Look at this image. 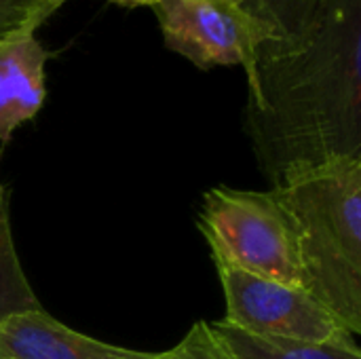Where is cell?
I'll use <instances>...</instances> for the list:
<instances>
[{"label": "cell", "mask_w": 361, "mask_h": 359, "mask_svg": "<svg viewBox=\"0 0 361 359\" xmlns=\"http://www.w3.org/2000/svg\"><path fill=\"white\" fill-rule=\"evenodd\" d=\"M245 76V133L273 186L361 159V0H330L300 36L262 38Z\"/></svg>", "instance_id": "1"}, {"label": "cell", "mask_w": 361, "mask_h": 359, "mask_svg": "<svg viewBox=\"0 0 361 359\" xmlns=\"http://www.w3.org/2000/svg\"><path fill=\"white\" fill-rule=\"evenodd\" d=\"M300 248L305 288L361 334V159L298 169L273 186Z\"/></svg>", "instance_id": "2"}, {"label": "cell", "mask_w": 361, "mask_h": 359, "mask_svg": "<svg viewBox=\"0 0 361 359\" xmlns=\"http://www.w3.org/2000/svg\"><path fill=\"white\" fill-rule=\"evenodd\" d=\"M199 229L214 262L305 288L296 226L275 188L264 193L226 186L207 190Z\"/></svg>", "instance_id": "3"}, {"label": "cell", "mask_w": 361, "mask_h": 359, "mask_svg": "<svg viewBox=\"0 0 361 359\" xmlns=\"http://www.w3.org/2000/svg\"><path fill=\"white\" fill-rule=\"evenodd\" d=\"M226 303L222 324L245 334L355 347L357 336L309 290L258 277L224 262H214Z\"/></svg>", "instance_id": "4"}, {"label": "cell", "mask_w": 361, "mask_h": 359, "mask_svg": "<svg viewBox=\"0 0 361 359\" xmlns=\"http://www.w3.org/2000/svg\"><path fill=\"white\" fill-rule=\"evenodd\" d=\"M152 13L165 47L199 70L241 66L247 74L258 42L269 38L241 8L216 0H161Z\"/></svg>", "instance_id": "5"}, {"label": "cell", "mask_w": 361, "mask_h": 359, "mask_svg": "<svg viewBox=\"0 0 361 359\" xmlns=\"http://www.w3.org/2000/svg\"><path fill=\"white\" fill-rule=\"evenodd\" d=\"M85 336L42 309L19 311L0 322V359H154Z\"/></svg>", "instance_id": "6"}, {"label": "cell", "mask_w": 361, "mask_h": 359, "mask_svg": "<svg viewBox=\"0 0 361 359\" xmlns=\"http://www.w3.org/2000/svg\"><path fill=\"white\" fill-rule=\"evenodd\" d=\"M51 57L36 32L0 40V157L17 127L40 112Z\"/></svg>", "instance_id": "7"}, {"label": "cell", "mask_w": 361, "mask_h": 359, "mask_svg": "<svg viewBox=\"0 0 361 359\" xmlns=\"http://www.w3.org/2000/svg\"><path fill=\"white\" fill-rule=\"evenodd\" d=\"M212 326L241 359H361L360 345H307L245 334L222 322H214Z\"/></svg>", "instance_id": "8"}, {"label": "cell", "mask_w": 361, "mask_h": 359, "mask_svg": "<svg viewBox=\"0 0 361 359\" xmlns=\"http://www.w3.org/2000/svg\"><path fill=\"white\" fill-rule=\"evenodd\" d=\"M30 309H40V303L19 262L8 222V197L0 186V322Z\"/></svg>", "instance_id": "9"}, {"label": "cell", "mask_w": 361, "mask_h": 359, "mask_svg": "<svg viewBox=\"0 0 361 359\" xmlns=\"http://www.w3.org/2000/svg\"><path fill=\"white\" fill-rule=\"evenodd\" d=\"M330 0H239V8L267 36H300L322 17Z\"/></svg>", "instance_id": "10"}, {"label": "cell", "mask_w": 361, "mask_h": 359, "mask_svg": "<svg viewBox=\"0 0 361 359\" xmlns=\"http://www.w3.org/2000/svg\"><path fill=\"white\" fill-rule=\"evenodd\" d=\"M154 359H241L231 345L214 330L212 324L199 322L169 351L157 353Z\"/></svg>", "instance_id": "11"}, {"label": "cell", "mask_w": 361, "mask_h": 359, "mask_svg": "<svg viewBox=\"0 0 361 359\" xmlns=\"http://www.w3.org/2000/svg\"><path fill=\"white\" fill-rule=\"evenodd\" d=\"M57 8L44 0H0V40L36 32Z\"/></svg>", "instance_id": "12"}, {"label": "cell", "mask_w": 361, "mask_h": 359, "mask_svg": "<svg viewBox=\"0 0 361 359\" xmlns=\"http://www.w3.org/2000/svg\"><path fill=\"white\" fill-rule=\"evenodd\" d=\"M110 2H116V4H123V6H150L152 8L161 0H110Z\"/></svg>", "instance_id": "13"}, {"label": "cell", "mask_w": 361, "mask_h": 359, "mask_svg": "<svg viewBox=\"0 0 361 359\" xmlns=\"http://www.w3.org/2000/svg\"><path fill=\"white\" fill-rule=\"evenodd\" d=\"M216 2H222V4H231V6H237V8H239V0H216Z\"/></svg>", "instance_id": "14"}, {"label": "cell", "mask_w": 361, "mask_h": 359, "mask_svg": "<svg viewBox=\"0 0 361 359\" xmlns=\"http://www.w3.org/2000/svg\"><path fill=\"white\" fill-rule=\"evenodd\" d=\"M44 2H53V4H59V6H61V4H63L66 0H44Z\"/></svg>", "instance_id": "15"}]
</instances>
